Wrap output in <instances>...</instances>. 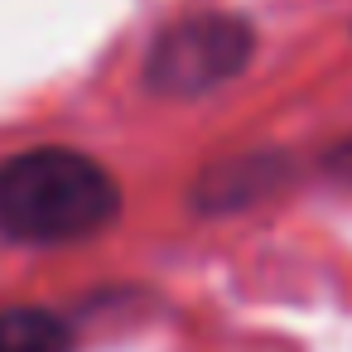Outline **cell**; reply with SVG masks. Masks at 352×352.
Segmentation results:
<instances>
[{"instance_id":"6da1fadb","label":"cell","mask_w":352,"mask_h":352,"mask_svg":"<svg viewBox=\"0 0 352 352\" xmlns=\"http://www.w3.org/2000/svg\"><path fill=\"white\" fill-rule=\"evenodd\" d=\"M121 212L116 179L82 150L44 145L0 164V232L25 246L87 241Z\"/></svg>"},{"instance_id":"7a4b0ae2","label":"cell","mask_w":352,"mask_h":352,"mask_svg":"<svg viewBox=\"0 0 352 352\" xmlns=\"http://www.w3.org/2000/svg\"><path fill=\"white\" fill-rule=\"evenodd\" d=\"M256 39L251 25L227 15V10H198L174 20L145 58V82L160 97H203L222 82H232L246 58H251Z\"/></svg>"},{"instance_id":"3957f363","label":"cell","mask_w":352,"mask_h":352,"mask_svg":"<svg viewBox=\"0 0 352 352\" xmlns=\"http://www.w3.org/2000/svg\"><path fill=\"white\" fill-rule=\"evenodd\" d=\"M73 338L49 309H6L0 314V352H68Z\"/></svg>"}]
</instances>
